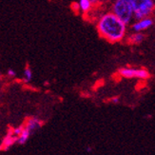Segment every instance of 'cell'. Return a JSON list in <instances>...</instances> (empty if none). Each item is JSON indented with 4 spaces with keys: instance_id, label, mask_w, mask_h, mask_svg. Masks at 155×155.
<instances>
[{
    "instance_id": "6da1fadb",
    "label": "cell",
    "mask_w": 155,
    "mask_h": 155,
    "mask_svg": "<svg viewBox=\"0 0 155 155\" xmlns=\"http://www.w3.org/2000/svg\"><path fill=\"white\" fill-rule=\"evenodd\" d=\"M127 26L111 12H105L96 23L98 35L110 43L123 41L127 33Z\"/></svg>"
},
{
    "instance_id": "7a4b0ae2",
    "label": "cell",
    "mask_w": 155,
    "mask_h": 155,
    "mask_svg": "<svg viewBox=\"0 0 155 155\" xmlns=\"http://www.w3.org/2000/svg\"><path fill=\"white\" fill-rule=\"evenodd\" d=\"M110 12L127 25L134 20L131 0H113Z\"/></svg>"
},
{
    "instance_id": "3957f363",
    "label": "cell",
    "mask_w": 155,
    "mask_h": 155,
    "mask_svg": "<svg viewBox=\"0 0 155 155\" xmlns=\"http://www.w3.org/2000/svg\"><path fill=\"white\" fill-rule=\"evenodd\" d=\"M134 19L152 16L155 3L154 0H131Z\"/></svg>"
},
{
    "instance_id": "277c9868",
    "label": "cell",
    "mask_w": 155,
    "mask_h": 155,
    "mask_svg": "<svg viewBox=\"0 0 155 155\" xmlns=\"http://www.w3.org/2000/svg\"><path fill=\"white\" fill-rule=\"evenodd\" d=\"M118 74L126 79H139L147 80L150 77V71L146 69L133 68V67H124L118 70Z\"/></svg>"
},
{
    "instance_id": "5b68a950",
    "label": "cell",
    "mask_w": 155,
    "mask_h": 155,
    "mask_svg": "<svg viewBox=\"0 0 155 155\" xmlns=\"http://www.w3.org/2000/svg\"><path fill=\"white\" fill-rule=\"evenodd\" d=\"M130 24L132 31L143 32L151 28L154 24V20L151 16L143 17L139 19H134V21H132Z\"/></svg>"
},
{
    "instance_id": "8992f818",
    "label": "cell",
    "mask_w": 155,
    "mask_h": 155,
    "mask_svg": "<svg viewBox=\"0 0 155 155\" xmlns=\"http://www.w3.org/2000/svg\"><path fill=\"white\" fill-rule=\"evenodd\" d=\"M43 122L39 118L37 117H30L29 119L26 120L25 124L23 125L25 129L28 130L31 134L33 132H35L36 130H38L40 127H42Z\"/></svg>"
},
{
    "instance_id": "52a82bcc",
    "label": "cell",
    "mask_w": 155,
    "mask_h": 155,
    "mask_svg": "<svg viewBox=\"0 0 155 155\" xmlns=\"http://www.w3.org/2000/svg\"><path fill=\"white\" fill-rule=\"evenodd\" d=\"M16 139H17V136H15V134L12 133V130H10L7 133V135L5 136V138L3 139V142L0 146V150H9L11 147H12L16 143Z\"/></svg>"
},
{
    "instance_id": "ba28073f",
    "label": "cell",
    "mask_w": 155,
    "mask_h": 155,
    "mask_svg": "<svg viewBox=\"0 0 155 155\" xmlns=\"http://www.w3.org/2000/svg\"><path fill=\"white\" fill-rule=\"evenodd\" d=\"M145 38L146 36L143 32L133 31L131 35H130L129 37H127V43L131 45H139L144 41Z\"/></svg>"
},
{
    "instance_id": "9c48e42d",
    "label": "cell",
    "mask_w": 155,
    "mask_h": 155,
    "mask_svg": "<svg viewBox=\"0 0 155 155\" xmlns=\"http://www.w3.org/2000/svg\"><path fill=\"white\" fill-rule=\"evenodd\" d=\"M78 7H79V11L83 13H89L91 12V10L94 8L92 4L91 3L90 0H79L78 1Z\"/></svg>"
},
{
    "instance_id": "30bf717a",
    "label": "cell",
    "mask_w": 155,
    "mask_h": 155,
    "mask_svg": "<svg viewBox=\"0 0 155 155\" xmlns=\"http://www.w3.org/2000/svg\"><path fill=\"white\" fill-rule=\"evenodd\" d=\"M31 135V133L24 127L23 126V130L21 131V133L19 134L17 136V139H16V143L19 144V145H24L28 142V140L30 139V136Z\"/></svg>"
},
{
    "instance_id": "8fae6325",
    "label": "cell",
    "mask_w": 155,
    "mask_h": 155,
    "mask_svg": "<svg viewBox=\"0 0 155 155\" xmlns=\"http://www.w3.org/2000/svg\"><path fill=\"white\" fill-rule=\"evenodd\" d=\"M32 76H33L32 70L30 68V67L27 66L24 70V72H23V81L25 83H30L32 80Z\"/></svg>"
},
{
    "instance_id": "7c38bea8",
    "label": "cell",
    "mask_w": 155,
    "mask_h": 155,
    "mask_svg": "<svg viewBox=\"0 0 155 155\" xmlns=\"http://www.w3.org/2000/svg\"><path fill=\"white\" fill-rule=\"evenodd\" d=\"M22 130H23V126H19V127H15V129H12V133L15 134V136H18L19 134L21 133Z\"/></svg>"
},
{
    "instance_id": "4fadbf2b",
    "label": "cell",
    "mask_w": 155,
    "mask_h": 155,
    "mask_svg": "<svg viewBox=\"0 0 155 155\" xmlns=\"http://www.w3.org/2000/svg\"><path fill=\"white\" fill-rule=\"evenodd\" d=\"M7 75H8V77H10V78H15L16 76V72L15 70L9 69L8 71H7Z\"/></svg>"
},
{
    "instance_id": "5bb4252c",
    "label": "cell",
    "mask_w": 155,
    "mask_h": 155,
    "mask_svg": "<svg viewBox=\"0 0 155 155\" xmlns=\"http://www.w3.org/2000/svg\"><path fill=\"white\" fill-rule=\"evenodd\" d=\"M71 8H72V10L74 11L75 12H80V11H79V7H78L77 2H76V3H72V4H71Z\"/></svg>"
},
{
    "instance_id": "9a60e30c",
    "label": "cell",
    "mask_w": 155,
    "mask_h": 155,
    "mask_svg": "<svg viewBox=\"0 0 155 155\" xmlns=\"http://www.w3.org/2000/svg\"><path fill=\"white\" fill-rule=\"evenodd\" d=\"M91 3L92 4L93 7H96L98 5H100V3L102 2V0H90Z\"/></svg>"
},
{
    "instance_id": "2e32d148",
    "label": "cell",
    "mask_w": 155,
    "mask_h": 155,
    "mask_svg": "<svg viewBox=\"0 0 155 155\" xmlns=\"http://www.w3.org/2000/svg\"><path fill=\"white\" fill-rule=\"evenodd\" d=\"M110 102H111L113 104H118L120 102V99H119V97H113L110 100Z\"/></svg>"
},
{
    "instance_id": "e0dca14e",
    "label": "cell",
    "mask_w": 155,
    "mask_h": 155,
    "mask_svg": "<svg viewBox=\"0 0 155 155\" xmlns=\"http://www.w3.org/2000/svg\"><path fill=\"white\" fill-rule=\"evenodd\" d=\"M87 152H91V151H92V149H91V147H87Z\"/></svg>"
},
{
    "instance_id": "ac0fdd59",
    "label": "cell",
    "mask_w": 155,
    "mask_h": 155,
    "mask_svg": "<svg viewBox=\"0 0 155 155\" xmlns=\"http://www.w3.org/2000/svg\"><path fill=\"white\" fill-rule=\"evenodd\" d=\"M1 78H2V73H1V71H0V80H1Z\"/></svg>"
}]
</instances>
